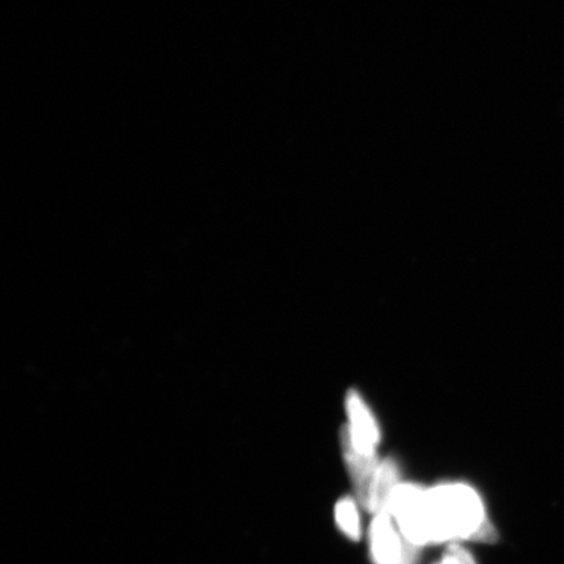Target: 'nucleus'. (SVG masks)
Returning <instances> with one entry per match:
<instances>
[{
    "instance_id": "obj_1",
    "label": "nucleus",
    "mask_w": 564,
    "mask_h": 564,
    "mask_svg": "<svg viewBox=\"0 0 564 564\" xmlns=\"http://www.w3.org/2000/svg\"><path fill=\"white\" fill-rule=\"evenodd\" d=\"M429 510L433 545L457 540L491 544L498 540L481 498L467 485L447 484L429 489Z\"/></svg>"
},
{
    "instance_id": "obj_2",
    "label": "nucleus",
    "mask_w": 564,
    "mask_h": 564,
    "mask_svg": "<svg viewBox=\"0 0 564 564\" xmlns=\"http://www.w3.org/2000/svg\"><path fill=\"white\" fill-rule=\"evenodd\" d=\"M388 513L397 521L401 534L413 545H433L429 489L413 484H399L392 492Z\"/></svg>"
},
{
    "instance_id": "obj_3",
    "label": "nucleus",
    "mask_w": 564,
    "mask_h": 564,
    "mask_svg": "<svg viewBox=\"0 0 564 564\" xmlns=\"http://www.w3.org/2000/svg\"><path fill=\"white\" fill-rule=\"evenodd\" d=\"M370 554L373 564H417L420 546L409 542L394 527L390 513L376 514L369 529Z\"/></svg>"
},
{
    "instance_id": "obj_4",
    "label": "nucleus",
    "mask_w": 564,
    "mask_h": 564,
    "mask_svg": "<svg viewBox=\"0 0 564 564\" xmlns=\"http://www.w3.org/2000/svg\"><path fill=\"white\" fill-rule=\"evenodd\" d=\"M350 427H345L349 440L359 453L376 456L379 432L369 409L365 406L357 392H350L347 398Z\"/></svg>"
},
{
    "instance_id": "obj_5",
    "label": "nucleus",
    "mask_w": 564,
    "mask_h": 564,
    "mask_svg": "<svg viewBox=\"0 0 564 564\" xmlns=\"http://www.w3.org/2000/svg\"><path fill=\"white\" fill-rule=\"evenodd\" d=\"M343 451L345 463L349 469L352 486L357 494L359 503L368 509L369 498L373 478H376L379 463L377 456H368L359 453L352 446L347 430L341 433Z\"/></svg>"
},
{
    "instance_id": "obj_6",
    "label": "nucleus",
    "mask_w": 564,
    "mask_h": 564,
    "mask_svg": "<svg viewBox=\"0 0 564 564\" xmlns=\"http://www.w3.org/2000/svg\"><path fill=\"white\" fill-rule=\"evenodd\" d=\"M399 468L397 463L384 460L380 463L371 486L368 503L369 512L373 514L388 512V505L394 489L399 486Z\"/></svg>"
},
{
    "instance_id": "obj_7",
    "label": "nucleus",
    "mask_w": 564,
    "mask_h": 564,
    "mask_svg": "<svg viewBox=\"0 0 564 564\" xmlns=\"http://www.w3.org/2000/svg\"><path fill=\"white\" fill-rule=\"evenodd\" d=\"M335 520L338 529L351 541L361 540V519L355 500L345 497L336 503Z\"/></svg>"
},
{
    "instance_id": "obj_8",
    "label": "nucleus",
    "mask_w": 564,
    "mask_h": 564,
    "mask_svg": "<svg viewBox=\"0 0 564 564\" xmlns=\"http://www.w3.org/2000/svg\"><path fill=\"white\" fill-rule=\"evenodd\" d=\"M440 564H476V561L474 555L463 545L457 544V542H451V544L444 549Z\"/></svg>"
},
{
    "instance_id": "obj_9",
    "label": "nucleus",
    "mask_w": 564,
    "mask_h": 564,
    "mask_svg": "<svg viewBox=\"0 0 564 564\" xmlns=\"http://www.w3.org/2000/svg\"><path fill=\"white\" fill-rule=\"evenodd\" d=\"M433 564H440V562L438 563H433Z\"/></svg>"
}]
</instances>
